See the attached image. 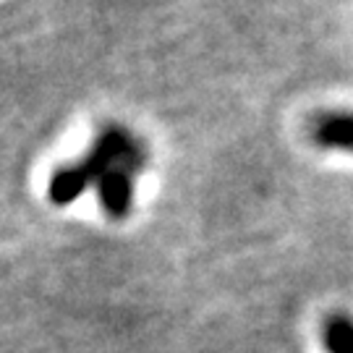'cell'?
<instances>
[{"instance_id": "cell-1", "label": "cell", "mask_w": 353, "mask_h": 353, "mask_svg": "<svg viewBox=\"0 0 353 353\" xmlns=\"http://www.w3.org/2000/svg\"><path fill=\"white\" fill-rule=\"evenodd\" d=\"M147 163L144 147L121 126L102 128V134L94 139L92 150L74 165L58 168L48 183V199L55 207L76 202L87 186H97L105 173H110L118 165H128L134 173H139Z\"/></svg>"}, {"instance_id": "cell-2", "label": "cell", "mask_w": 353, "mask_h": 353, "mask_svg": "<svg viewBox=\"0 0 353 353\" xmlns=\"http://www.w3.org/2000/svg\"><path fill=\"white\" fill-rule=\"evenodd\" d=\"M134 170L128 165H118L110 173H105L97 183V199L102 212L110 220H123L134 207Z\"/></svg>"}, {"instance_id": "cell-3", "label": "cell", "mask_w": 353, "mask_h": 353, "mask_svg": "<svg viewBox=\"0 0 353 353\" xmlns=\"http://www.w3.org/2000/svg\"><path fill=\"white\" fill-rule=\"evenodd\" d=\"M312 139L325 150L353 152V113H322L312 123Z\"/></svg>"}, {"instance_id": "cell-4", "label": "cell", "mask_w": 353, "mask_h": 353, "mask_svg": "<svg viewBox=\"0 0 353 353\" xmlns=\"http://www.w3.org/2000/svg\"><path fill=\"white\" fill-rule=\"evenodd\" d=\"M325 345L330 353H353V319L348 314H332L325 322Z\"/></svg>"}]
</instances>
